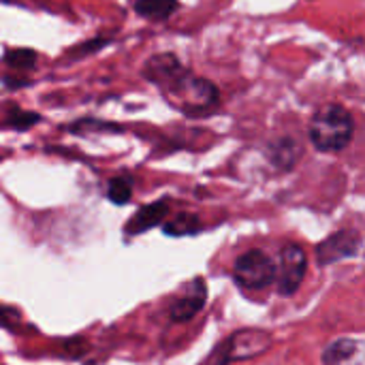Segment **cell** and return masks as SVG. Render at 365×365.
Returning <instances> with one entry per match:
<instances>
[{
  "mask_svg": "<svg viewBox=\"0 0 365 365\" xmlns=\"http://www.w3.org/2000/svg\"><path fill=\"white\" fill-rule=\"evenodd\" d=\"M143 77L148 81H152L154 86H158L160 90H165L169 96H173L184 86V81L190 77V73L184 68V64L180 62L178 56H173V53H156L145 62Z\"/></svg>",
  "mask_w": 365,
  "mask_h": 365,
  "instance_id": "5b68a950",
  "label": "cell"
},
{
  "mask_svg": "<svg viewBox=\"0 0 365 365\" xmlns=\"http://www.w3.org/2000/svg\"><path fill=\"white\" fill-rule=\"evenodd\" d=\"M302 154L304 150L299 141H295L293 137H280L267 145V158L280 171H291L299 163Z\"/></svg>",
  "mask_w": 365,
  "mask_h": 365,
  "instance_id": "8fae6325",
  "label": "cell"
},
{
  "mask_svg": "<svg viewBox=\"0 0 365 365\" xmlns=\"http://www.w3.org/2000/svg\"><path fill=\"white\" fill-rule=\"evenodd\" d=\"M36 51L30 47H13L2 53V64L15 68V71H30L36 64Z\"/></svg>",
  "mask_w": 365,
  "mask_h": 365,
  "instance_id": "5bb4252c",
  "label": "cell"
},
{
  "mask_svg": "<svg viewBox=\"0 0 365 365\" xmlns=\"http://www.w3.org/2000/svg\"><path fill=\"white\" fill-rule=\"evenodd\" d=\"M169 216V201H154L150 205H143L135 212V216L126 222L124 231L128 235H139L145 233L154 227H158L160 222H165Z\"/></svg>",
  "mask_w": 365,
  "mask_h": 365,
  "instance_id": "30bf717a",
  "label": "cell"
},
{
  "mask_svg": "<svg viewBox=\"0 0 365 365\" xmlns=\"http://www.w3.org/2000/svg\"><path fill=\"white\" fill-rule=\"evenodd\" d=\"M133 188H135V182L130 175H118L109 180L107 184V199L113 205H126L133 197Z\"/></svg>",
  "mask_w": 365,
  "mask_h": 365,
  "instance_id": "9a60e30c",
  "label": "cell"
},
{
  "mask_svg": "<svg viewBox=\"0 0 365 365\" xmlns=\"http://www.w3.org/2000/svg\"><path fill=\"white\" fill-rule=\"evenodd\" d=\"M361 244H364V237L359 231L340 229L317 246V261L319 265L325 267V265H334L346 259H355L361 252Z\"/></svg>",
  "mask_w": 365,
  "mask_h": 365,
  "instance_id": "52a82bcc",
  "label": "cell"
},
{
  "mask_svg": "<svg viewBox=\"0 0 365 365\" xmlns=\"http://www.w3.org/2000/svg\"><path fill=\"white\" fill-rule=\"evenodd\" d=\"M175 98H180V107L188 113V115H203V113H210L218 101H220V92L218 88L207 81V79H201V77H195L190 75L184 86L173 94Z\"/></svg>",
  "mask_w": 365,
  "mask_h": 365,
  "instance_id": "8992f818",
  "label": "cell"
},
{
  "mask_svg": "<svg viewBox=\"0 0 365 365\" xmlns=\"http://www.w3.org/2000/svg\"><path fill=\"white\" fill-rule=\"evenodd\" d=\"M0 160H2V156H0Z\"/></svg>",
  "mask_w": 365,
  "mask_h": 365,
  "instance_id": "d6986e66",
  "label": "cell"
},
{
  "mask_svg": "<svg viewBox=\"0 0 365 365\" xmlns=\"http://www.w3.org/2000/svg\"><path fill=\"white\" fill-rule=\"evenodd\" d=\"M308 272V255L299 244L289 242L280 250V269H276L280 297H293Z\"/></svg>",
  "mask_w": 365,
  "mask_h": 365,
  "instance_id": "277c9868",
  "label": "cell"
},
{
  "mask_svg": "<svg viewBox=\"0 0 365 365\" xmlns=\"http://www.w3.org/2000/svg\"><path fill=\"white\" fill-rule=\"evenodd\" d=\"M43 118L38 115V113H34V111H24V109H19V107H11L9 111H6V126L9 128H13V130H28V128H32L34 124H38Z\"/></svg>",
  "mask_w": 365,
  "mask_h": 365,
  "instance_id": "2e32d148",
  "label": "cell"
},
{
  "mask_svg": "<svg viewBox=\"0 0 365 365\" xmlns=\"http://www.w3.org/2000/svg\"><path fill=\"white\" fill-rule=\"evenodd\" d=\"M105 45H107V38H94V41H88V43H81V45L73 47L68 53H71V56H75V58H81V56H88V53L98 51V49H101V47H105Z\"/></svg>",
  "mask_w": 365,
  "mask_h": 365,
  "instance_id": "ac0fdd59",
  "label": "cell"
},
{
  "mask_svg": "<svg viewBox=\"0 0 365 365\" xmlns=\"http://www.w3.org/2000/svg\"><path fill=\"white\" fill-rule=\"evenodd\" d=\"M0 327H4L9 331H17L21 327L19 310H15L11 306H0Z\"/></svg>",
  "mask_w": 365,
  "mask_h": 365,
  "instance_id": "e0dca14e",
  "label": "cell"
},
{
  "mask_svg": "<svg viewBox=\"0 0 365 365\" xmlns=\"http://www.w3.org/2000/svg\"><path fill=\"white\" fill-rule=\"evenodd\" d=\"M274 344V336L265 329H237L212 355L214 365H229L237 361H250L267 353Z\"/></svg>",
  "mask_w": 365,
  "mask_h": 365,
  "instance_id": "7a4b0ae2",
  "label": "cell"
},
{
  "mask_svg": "<svg viewBox=\"0 0 365 365\" xmlns=\"http://www.w3.org/2000/svg\"><path fill=\"white\" fill-rule=\"evenodd\" d=\"M186 289L188 291L169 306V319L173 323H190L207 304V287L201 278H195Z\"/></svg>",
  "mask_w": 365,
  "mask_h": 365,
  "instance_id": "ba28073f",
  "label": "cell"
},
{
  "mask_svg": "<svg viewBox=\"0 0 365 365\" xmlns=\"http://www.w3.org/2000/svg\"><path fill=\"white\" fill-rule=\"evenodd\" d=\"M323 365H364L365 364V342L361 338L342 336L331 340L321 355Z\"/></svg>",
  "mask_w": 365,
  "mask_h": 365,
  "instance_id": "9c48e42d",
  "label": "cell"
},
{
  "mask_svg": "<svg viewBox=\"0 0 365 365\" xmlns=\"http://www.w3.org/2000/svg\"><path fill=\"white\" fill-rule=\"evenodd\" d=\"M163 231L169 237H186V235H195L201 231V220L197 214L190 212H180L178 216L169 218L163 222Z\"/></svg>",
  "mask_w": 365,
  "mask_h": 365,
  "instance_id": "4fadbf2b",
  "label": "cell"
},
{
  "mask_svg": "<svg viewBox=\"0 0 365 365\" xmlns=\"http://www.w3.org/2000/svg\"><path fill=\"white\" fill-rule=\"evenodd\" d=\"M353 135H355V118L346 107L338 103H327L321 109H317L308 126L310 143L325 154H336L349 148Z\"/></svg>",
  "mask_w": 365,
  "mask_h": 365,
  "instance_id": "6da1fadb",
  "label": "cell"
},
{
  "mask_svg": "<svg viewBox=\"0 0 365 365\" xmlns=\"http://www.w3.org/2000/svg\"><path fill=\"white\" fill-rule=\"evenodd\" d=\"M180 2L178 0H137L135 11L137 15L152 19V21H167L175 11Z\"/></svg>",
  "mask_w": 365,
  "mask_h": 365,
  "instance_id": "7c38bea8",
  "label": "cell"
},
{
  "mask_svg": "<svg viewBox=\"0 0 365 365\" xmlns=\"http://www.w3.org/2000/svg\"><path fill=\"white\" fill-rule=\"evenodd\" d=\"M276 263L263 250H248L233 265V282L242 291H263L276 282Z\"/></svg>",
  "mask_w": 365,
  "mask_h": 365,
  "instance_id": "3957f363",
  "label": "cell"
}]
</instances>
